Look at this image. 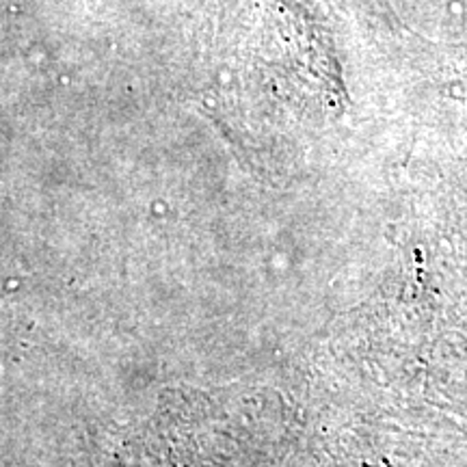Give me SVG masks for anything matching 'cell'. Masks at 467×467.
<instances>
[{"label": "cell", "mask_w": 467, "mask_h": 467, "mask_svg": "<svg viewBox=\"0 0 467 467\" xmlns=\"http://www.w3.org/2000/svg\"><path fill=\"white\" fill-rule=\"evenodd\" d=\"M284 405L266 392H165L128 446L137 467H284Z\"/></svg>", "instance_id": "obj_1"}]
</instances>
